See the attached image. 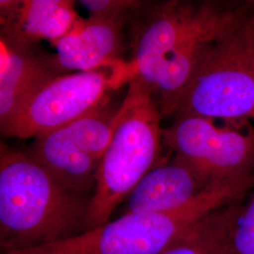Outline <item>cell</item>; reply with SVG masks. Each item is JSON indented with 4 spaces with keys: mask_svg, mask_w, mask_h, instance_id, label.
Listing matches in <instances>:
<instances>
[{
    "mask_svg": "<svg viewBox=\"0 0 254 254\" xmlns=\"http://www.w3.org/2000/svg\"><path fill=\"white\" fill-rule=\"evenodd\" d=\"M91 196L62 187L29 155L0 149L1 254L58 242L87 231Z\"/></svg>",
    "mask_w": 254,
    "mask_h": 254,
    "instance_id": "6da1fadb",
    "label": "cell"
},
{
    "mask_svg": "<svg viewBox=\"0 0 254 254\" xmlns=\"http://www.w3.org/2000/svg\"><path fill=\"white\" fill-rule=\"evenodd\" d=\"M254 189V176L212 186L180 208L132 213L54 243L3 254H161L197 221L242 200Z\"/></svg>",
    "mask_w": 254,
    "mask_h": 254,
    "instance_id": "7a4b0ae2",
    "label": "cell"
},
{
    "mask_svg": "<svg viewBox=\"0 0 254 254\" xmlns=\"http://www.w3.org/2000/svg\"><path fill=\"white\" fill-rule=\"evenodd\" d=\"M162 118L151 93L128 88L115 115L111 141L99 163L87 231L107 223L115 208L154 169L163 143Z\"/></svg>",
    "mask_w": 254,
    "mask_h": 254,
    "instance_id": "3957f363",
    "label": "cell"
},
{
    "mask_svg": "<svg viewBox=\"0 0 254 254\" xmlns=\"http://www.w3.org/2000/svg\"><path fill=\"white\" fill-rule=\"evenodd\" d=\"M172 115L228 123L254 119V14L211 47Z\"/></svg>",
    "mask_w": 254,
    "mask_h": 254,
    "instance_id": "277c9868",
    "label": "cell"
},
{
    "mask_svg": "<svg viewBox=\"0 0 254 254\" xmlns=\"http://www.w3.org/2000/svg\"><path fill=\"white\" fill-rule=\"evenodd\" d=\"M128 65L57 76L0 127L19 139L45 135L109 105L111 91L128 82Z\"/></svg>",
    "mask_w": 254,
    "mask_h": 254,
    "instance_id": "5b68a950",
    "label": "cell"
},
{
    "mask_svg": "<svg viewBox=\"0 0 254 254\" xmlns=\"http://www.w3.org/2000/svg\"><path fill=\"white\" fill-rule=\"evenodd\" d=\"M116 112L107 106L37 136L27 155L67 190L93 194L99 163L113 136Z\"/></svg>",
    "mask_w": 254,
    "mask_h": 254,
    "instance_id": "8992f818",
    "label": "cell"
},
{
    "mask_svg": "<svg viewBox=\"0 0 254 254\" xmlns=\"http://www.w3.org/2000/svg\"><path fill=\"white\" fill-rule=\"evenodd\" d=\"M163 144L211 185L254 175V129L218 127L200 116L177 117L163 129Z\"/></svg>",
    "mask_w": 254,
    "mask_h": 254,
    "instance_id": "52a82bcc",
    "label": "cell"
},
{
    "mask_svg": "<svg viewBox=\"0 0 254 254\" xmlns=\"http://www.w3.org/2000/svg\"><path fill=\"white\" fill-rule=\"evenodd\" d=\"M254 14V1L198 4L190 24L158 71L153 97L163 117L171 115L175 102L214 44Z\"/></svg>",
    "mask_w": 254,
    "mask_h": 254,
    "instance_id": "ba28073f",
    "label": "cell"
},
{
    "mask_svg": "<svg viewBox=\"0 0 254 254\" xmlns=\"http://www.w3.org/2000/svg\"><path fill=\"white\" fill-rule=\"evenodd\" d=\"M197 7L198 4L169 1L142 9L135 26L133 55L127 64L129 87L153 96L159 68L190 24Z\"/></svg>",
    "mask_w": 254,
    "mask_h": 254,
    "instance_id": "9c48e42d",
    "label": "cell"
},
{
    "mask_svg": "<svg viewBox=\"0 0 254 254\" xmlns=\"http://www.w3.org/2000/svg\"><path fill=\"white\" fill-rule=\"evenodd\" d=\"M1 38L15 47L52 45L68 35L82 21L69 0H1Z\"/></svg>",
    "mask_w": 254,
    "mask_h": 254,
    "instance_id": "30bf717a",
    "label": "cell"
},
{
    "mask_svg": "<svg viewBox=\"0 0 254 254\" xmlns=\"http://www.w3.org/2000/svg\"><path fill=\"white\" fill-rule=\"evenodd\" d=\"M124 20L90 17L53 44L55 64L66 71L90 72L127 64L122 60Z\"/></svg>",
    "mask_w": 254,
    "mask_h": 254,
    "instance_id": "8fae6325",
    "label": "cell"
},
{
    "mask_svg": "<svg viewBox=\"0 0 254 254\" xmlns=\"http://www.w3.org/2000/svg\"><path fill=\"white\" fill-rule=\"evenodd\" d=\"M61 74L54 57L35 46L15 47L0 40V127Z\"/></svg>",
    "mask_w": 254,
    "mask_h": 254,
    "instance_id": "7c38bea8",
    "label": "cell"
},
{
    "mask_svg": "<svg viewBox=\"0 0 254 254\" xmlns=\"http://www.w3.org/2000/svg\"><path fill=\"white\" fill-rule=\"evenodd\" d=\"M212 186L178 158L154 167L127 198L124 214L161 213L180 208Z\"/></svg>",
    "mask_w": 254,
    "mask_h": 254,
    "instance_id": "4fadbf2b",
    "label": "cell"
},
{
    "mask_svg": "<svg viewBox=\"0 0 254 254\" xmlns=\"http://www.w3.org/2000/svg\"><path fill=\"white\" fill-rule=\"evenodd\" d=\"M244 207L239 200L213 211L161 254H229L234 231Z\"/></svg>",
    "mask_w": 254,
    "mask_h": 254,
    "instance_id": "5bb4252c",
    "label": "cell"
},
{
    "mask_svg": "<svg viewBox=\"0 0 254 254\" xmlns=\"http://www.w3.org/2000/svg\"><path fill=\"white\" fill-rule=\"evenodd\" d=\"M79 4L90 12L91 17L124 20L128 13L137 12L143 4L134 0H82Z\"/></svg>",
    "mask_w": 254,
    "mask_h": 254,
    "instance_id": "9a60e30c",
    "label": "cell"
},
{
    "mask_svg": "<svg viewBox=\"0 0 254 254\" xmlns=\"http://www.w3.org/2000/svg\"><path fill=\"white\" fill-rule=\"evenodd\" d=\"M229 254H254V193L236 224Z\"/></svg>",
    "mask_w": 254,
    "mask_h": 254,
    "instance_id": "2e32d148",
    "label": "cell"
}]
</instances>
